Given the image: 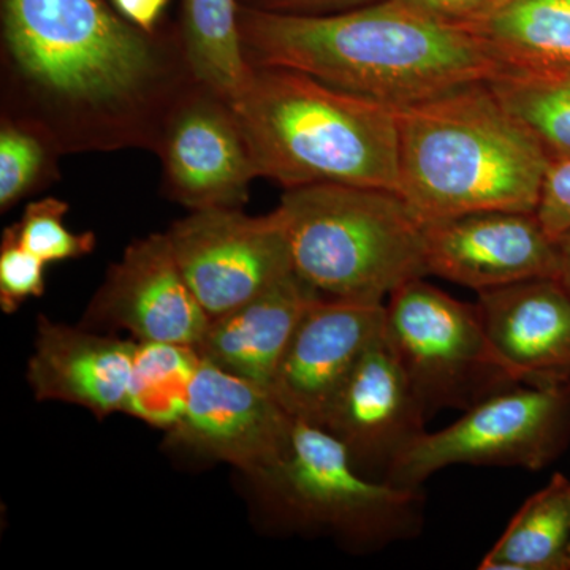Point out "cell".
Returning a JSON list of instances; mask_svg holds the SVG:
<instances>
[{
    "mask_svg": "<svg viewBox=\"0 0 570 570\" xmlns=\"http://www.w3.org/2000/svg\"><path fill=\"white\" fill-rule=\"evenodd\" d=\"M384 328L385 303L318 295L296 326L269 392L292 417L322 426L344 382Z\"/></svg>",
    "mask_w": 570,
    "mask_h": 570,
    "instance_id": "7c38bea8",
    "label": "cell"
},
{
    "mask_svg": "<svg viewBox=\"0 0 570 570\" xmlns=\"http://www.w3.org/2000/svg\"><path fill=\"white\" fill-rule=\"evenodd\" d=\"M165 234L184 279L212 321L294 272L276 209L265 216H249L242 208L198 209Z\"/></svg>",
    "mask_w": 570,
    "mask_h": 570,
    "instance_id": "9c48e42d",
    "label": "cell"
},
{
    "mask_svg": "<svg viewBox=\"0 0 570 570\" xmlns=\"http://www.w3.org/2000/svg\"><path fill=\"white\" fill-rule=\"evenodd\" d=\"M202 355L186 344L137 341L124 414L171 431L186 414Z\"/></svg>",
    "mask_w": 570,
    "mask_h": 570,
    "instance_id": "7402d4cb",
    "label": "cell"
},
{
    "mask_svg": "<svg viewBox=\"0 0 570 570\" xmlns=\"http://www.w3.org/2000/svg\"><path fill=\"white\" fill-rule=\"evenodd\" d=\"M379 0H242L247 9L284 14H330L354 10Z\"/></svg>",
    "mask_w": 570,
    "mask_h": 570,
    "instance_id": "f1b7e54d",
    "label": "cell"
},
{
    "mask_svg": "<svg viewBox=\"0 0 570 570\" xmlns=\"http://www.w3.org/2000/svg\"><path fill=\"white\" fill-rule=\"evenodd\" d=\"M469 31L505 66L570 69V0H509Z\"/></svg>",
    "mask_w": 570,
    "mask_h": 570,
    "instance_id": "ffe728a7",
    "label": "cell"
},
{
    "mask_svg": "<svg viewBox=\"0 0 570 570\" xmlns=\"http://www.w3.org/2000/svg\"><path fill=\"white\" fill-rule=\"evenodd\" d=\"M487 82L551 160L570 159V69L504 63Z\"/></svg>",
    "mask_w": 570,
    "mask_h": 570,
    "instance_id": "603a6c76",
    "label": "cell"
},
{
    "mask_svg": "<svg viewBox=\"0 0 570 570\" xmlns=\"http://www.w3.org/2000/svg\"><path fill=\"white\" fill-rule=\"evenodd\" d=\"M540 224L557 242L570 232V159L551 160L538 206Z\"/></svg>",
    "mask_w": 570,
    "mask_h": 570,
    "instance_id": "4316f807",
    "label": "cell"
},
{
    "mask_svg": "<svg viewBox=\"0 0 570 570\" xmlns=\"http://www.w3.org/2000/svg\"><path fill=\"white\" fill-rule=\"evenodd\" d=\"M170 0H111L116 11L146 32H156Z\"/></svg>",
    "mask_w": 570,
    "mask_h": 570,
    "instance_id": "f546056e",
    "label": "cell"
},
{
    "mask_svg": "<svg viewBox=\"0 0 570 570\" xmlns=\"http://www.w3.org/2000/svg\"><path fill=\"white\" fill-rule=\"evenodd\" d=\"M569 558H570V547H569Z\"/></svg>",
    "mask_w": 570,
    "mask_h": 570,
    "instance_id": "1f68e13d",
    "label": "cell"
},
{
    "mask_svg": "<svg viewBox=\"0 0 570 570\" xmlns=\"http://www.w3.org/2000/svg\"><path fill=\"white\" fill-rule=\"evenodd\" d=\"M550 164L487 81L397 110V194L423 223L535 213Z\"/></svg>",
    "mask_w": 570,
    "mask_h": 570,
    "instance_id": "3957f363",
    "label": "cell"
},
{
    "mask_svg": "<svg viewBox=\"0 0 570 570\" xmlns=\"http://www.w3.org/2000/svg\"><path fill=\"white\" fill-rule=\"evenodd\" d=\"M570 480L554 474L532 494L485 554L482 570H569Z\"/></svg>",
    "mask_w": 570,
    "mask_h": 570,
    "instance_id": "d6986e66",
    "label": "cell"
},
{
    "mask_svg": "<svg viewBox=\"0 0 570 570\" xmlns=\"http://www.w3.org/2000/svg\"><path fill=\"white\" fill-rule=\"evenodd\" d=\"M236 0H183L181 40L195 78L232 99L249 81Z\"/></svg>",
    "mask_w": 570,
    "mask_h": 570,
    "instance_id": "44dd1931",
    "label": "cell"
},
{
    "mask_svg": "<svg viewBox=\"0 0 570 570\" xmlns=\"http://www.w3.org/2000/svg\"><path fill=\"white\" fill-rule=\"evenodd\" d=\"M400 2L431 20L471 29L493 17L509 0H400Z\"/></svg>",
    "mask_w": 570,
    "mask_h": 570,
    "instance_id": "83f0119b",
    "label": "cell"
},
{
    "mask_svg": "<svg viewBox=\"0 0 570 570\" xmlns=\"http://www.w3.org/2000/svg\"><path fill=\"white\" fill-rule=\"evenodd\" d=\"M2 116L66 154L148 149L198 85L181 32H146L105 0H0Z\"/></svg>",
    "mask_w": 570,
    "mask_h": 570,
    "instance_id": "6da1fadb",
    "label": "cell"
},
{
    "mask_svg": "<svg viewBox=\"0 0 570 570\" xmlns=\"http://www.w3.org/2000/svg\"><path fill=\"white\" fill-rule=\"evenodd\" d=\"M45 269L47 264L21 245L14 224L7 227L0 242V307L3 313H17L22 303L45 294Z\"/></svg>",
    "mask_w": 570,
    "mask_h": 570,
    "instance_id": "484cf974",
    "label": "cell"
},
{
    "mask_svg": "<svg viewBox=\"0 0 570 570\" xmlns=\"http://www.w3.org/2000/svg\"><path fill=\"white\" fill-rule=\"evenodd\" d=\"M156 154L165 194L190 212L243 208L258 178L230 100L202 82L168 116Z\"/></svg>",
    "mask_w": 570,
    "mask_h": 570,
    "instance_id": "30bf717a",
    "label": "cell"
},
{
    "mask_svg": "<svg viewBox=\"0 0 570 570\" xmlns=\"http://www.w3.org/2000/svg\"><path fill=\"white\" fill-rule=\"evenodd\" d=\"M55 145L28 124L2 116L0 119V212L40 193L59 178Z\"/></svg>",
    "mask_w": 570,
    "mask_h": 570,
    "instance_id": "cb8c5ba5",
    "label": "cell"
},
{
    "mask_svg": "<svg viewBox=\"0 0 570 570\" xmlns=\"http://www.w3.org/2000/svg\"><path fill=\"white\" fill-rule=\"evenodd\" d=\"M135 344L40 317L28 365L33 396L88 409L99 419L124 412Z\"/></svg>",
    "mask_w": 570,
    "mask_h": 570,
    "instance_id": "e0dca14e",
    "label": "cell"
},
{
    "mask_svg": "<svg viewBox=\"0 0 570 570\" xmlns=\"http://www.w3.org/2000/svg\"><path fill=\"white\" fill-rule=\"evenodd\" d=\"M499 356L521 385L570 389V295L557 277L480 292Z\"/></svg>",
    "mask_w": 570,
    "mask_h": 570,
    "instance_id": "2e32d148",
    "label": "cell"
},
{
    "mask_svg": "<svg viewBox=\"0 0 570 570\" xmlns=\"http://www.w3.org/2000/svg\"><path fill=\"white\" fill-rule=\"evenodd\" d=\"M258 178L284 189L347 184L397 193V110L288 69L258 67L232 97Z\"/></svg>",
    "mask_w": 570,
    "mask_h": 570,
    "instance_id": "277c9868",
    "label": "cell"
},
{
    "mask_svg": "<svg viewBox=\"0 0 570 570\" xmlns=\"http://www.w3.org/2000/svg\"><path fill=\"white\" fill-rule=\"evenodd\" d=\"M246 61L276 67L401 110L490 81L504 63L469 29L400 0L330 14L238 9Z\"/></svg>",
    "mask_w": 570,
    "mask_h": 570,
    "instance_id": "7a4b0ae2",
    "label": "cell"
},
{
    "mask_svg": "<svg viewBox=\"0 0 570 570\" xmlns=\"http://www.w3.org/2000/svg\"><path fill=\"white\" fill-rule=\"evenodd\" d=\"M428 275L487 292L558 277V245L538 214L485 212L425 223Z\"/></svg>",
    "mask_w": 570,
    "mask_h": 570,
    "instance_id": "5bb4252c",
    "label": "cell"
},
{
    "mask_svg": "<svg viewBox=\"0 0 570 570\" xmlns=\"http://www.w3.org/2000/svg\"><path fill=\"white\" fill-rule=\"evenodd\" d=\"M318 295L294 269L249 302L213 318L198 352L228 373L269 390L296 326Z\"/></svg>",
    "mask_w": 570,
    "mask_h": 570,
    "instance_id": "ac0fdd59",
    "label": "cell"
},
{
    "mask_svg": "<svg viewBox=\"0 0 570 570\" xmlns=\"http://www.w3.org/2000/svg\"><path fill=\"white\" fill-rule=\"evenodd\" d=\"M294 422L268 389L204 358L186 414L168 434L175 444L224 461L253 478L283 455Z\"/></svg>",
    "mask_w": 570,
    "mask_h": 570,
    "instance_id": "4fadbf2b",
    "label": "cell"
},
{
    "mask_svg": "<svg viewBox=\"0 0 570 570\" xmlns=\"http://www.w3.org/2000/svg\"><path fill=\"white\" fill-rule=\"evenodd\" d=\"M570 436V389L513 385L480 401L452 425L409 445L385 482L420 489L456 464L546 468Z\"/></svg>",
    "mask_w": 570,
    "mask_h": 570,
    "instance_id": "ba28073f",
    "label": "cell"
},
{
    "mask_svg": "<svg viewBox=\"0 0 570 570\" xmlns=\"http://www.w3.org/2000/svg\"><path fill=\"white\" fill-rule=\"evenodd\" d=\"M69 204L59 198L45 197L26 206L21 219L14 224L21 245L45 264L77 261L96 249L94 232L75 234L63 224Z\"/></svg>",
    "mask_w": 570,
    "mask_h": 570,
    "instance_id": "d4e9b609",
    "label": "cell"
},
{
    "mask_svg": "<svg viewBox=\"0 0 570 570\" xmlns=\"http://www.w3.org/2000/svg\"><path fill=\"white\" fill-rule=\"evenodd\" d=\"M276 213L296 275L321 295L384 303L401 285L428 276L425 223L395 190L294 187Z\"/></svg>",
    "mask_w": 570,
    "mask_h": 570,
    "instance_id": "5b68a950",
    "label": "cell"
},
{
    "mask_svg": "<svg viewBox=\"0 0 570 570\" xmlns=\"http://www.w3.org/2000/svg\"><path fill=\"white\" fill-rule=\"evenodd\" d=\"M558 255H560V266H558V277L562 287L570 295V232L557 239Z\"/></svg>",
    "mask_w": 570,
    "mask_h": 570,
    "instance_id": "4dcf8cb0",
    "label": "cell"
},
{
    "mask_svg": "<svg viewBox=\"0 0 570 570\" xmlns=\"http://www.w3.org/2000/svg\"><path fill=\"white\" fill-rule=\"evenodd\" d=\"M250 479L288 519L363 546L411 539L422 528L420 489L367 478L335 434L306 420L295 419L283 455Z\"/></svg>",
    "mask_w": 570,
    "mask_h": 570,
    "instance_id": "8992f818",
    "label": "cell"
},
{
    "mask_svg": "<svg viewBox=\"0 0 570 570\" xmlns=\"http://www.w3.org/2000/svg\"><path fill=\"white\" fill-rule=\"evenodd\" d=\"M428 417L384 328L352 370L322 426L346 445L360 472L371 479L376 472L385 482L397 456L426 433Z\"/></svg>",
    "mask_w": 570,
    "mask_h": 570,
    "instance_id": "9a60e30c",
    "label": "cell"
},
{
    "mask_svg": "<svg viewBox=\"0 0 570 570\" xmlns=\"http://www.w3.org/2000/svg\"><path fill=\"white\" fill-rule=\"evenodd\" d=\"M385 340L428 415L445 407L464 412L521 385L491 343L478 303L460 302L425 277L389 296Z\"/></svg>",
    "mask_w": 570,
    "mask_h": 570,
    "instance_id": "52a82bcc",
    "label": "cell"
},
{
    "mask_svg": "<svg viewBox=\"0 0 570 570\" xmlns=\"http://www.w3.org/2000/svg\"><path fill=\"white\" fill-rule=\"evenodd\" d=\"M208 314L195 298L167 234L137 239L108 269L85 317L86 328L124 330L135 341L198 347Z\"/></svg>",
    "mask_w": 570,
    "mask_h": 570,
    "instance_id": "8fae6325",
    "label": "cell"
}]
</instances>
